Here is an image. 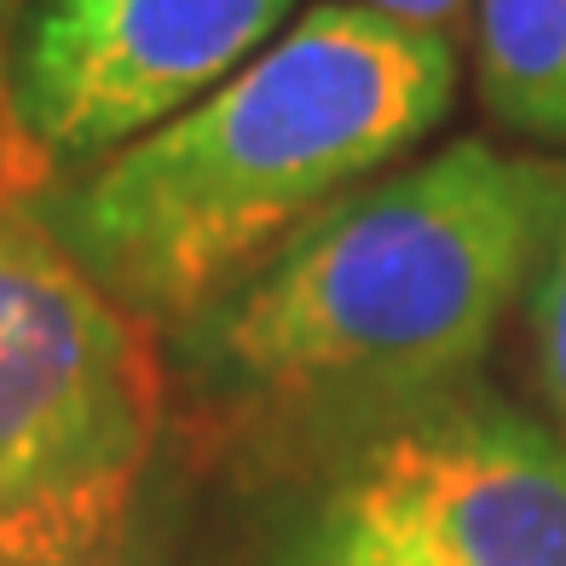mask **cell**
Segmentation results:
<instances>
[{"label":"cell","mask_w":566,"mask_h":566,"mask_svg":"<svg viewBox=\"0 0 566 566\" xmlns=\"http://www.w3.org/2000/svg\"><path fill=\"white\" fill-rule=\"evenodd\" d=\"M555 179L492 139H451L168 329V365L214 417L295 440L469 388L526 295Z\"/></svg>","instance_id":"cell-1"},{"label":"cell","mask_w":566,"mask_h":566,"mask_svg":"<svg viewBox=\"0 0 566 566\" xmlns=\"http://www.w3.org/2000/svg\"><path fill=\"white\" fill-rule=\"evenodd\" d=\"M451 98L457 41L318 0L197 105L41 186L35 209L98 290L168 336L422 145Z\"/></svg>","instance_id":"cell-2"},{"label":"cell","mask_w":566,"mask_h":566,"mask_svg":"<svg viewBox=\"0 0 566 566\" xmlns=\"http://www.w3.org/2000/svg\"><path fill=\"white\" fill-rule=\"evenodd\" d=\"M163 399L157 329L0 186V566H122Z\"/></svg>","instance_id":"cell-3"},{"label":"cell","mask_w":566,"mask_h":566,"mask_svg":"<svg viewBox=\"0 0 566 566\" xmlns=\"http://www.w3.org/2000/svg\"><path fill=\"white\" fill-rule=\"evenodd\" d=\"M277 532L329 566H566V440L492 394L313 440Z\"/></svg>","instance_id":"cell-4"},{"label":"cell","mask_w":566,"mask_h":566,"mask_svg":"<svg viewBox=\"0 0 566 566\" xmlns=\"http://www.w3.org/2000/svg\"><path fill=\"white\" fill-rule=\"evenodd\" d=\"M301 0H23L7 116L35 191L93 168L238 75Z\"/></svg>","instance_id":"cell-5"},{"label":"cell","mask_w":566,"mask_h":566,"mask_svg":"<svg viewBox=\"0 0 566 566\" xmlns=\"http://www.w3.org/2000/svg\"><path fill=\"white\" fill-rule=\"evenodd\" d=\"M480 105L509 134L566 145V0H474Z\"/></svg>","instance_id":"cell-6"},{"label":"cell","mask_w":566,"mask_h":566,"mask_svg":"<svg viewBox=\"0 0 566 566\" xmlns=\"http://www.w3.org/2000/svg\"><path fill=\"white\" fill-rule=\"evenodd\" d=\"M526 336H532V370L544 394V422L566 440V168L555 179L544 243L526 277Z\"/></svg>","instance_id":"cell-7"},{"label":"cell","mask_w":566,"mask_h":566,"mask_svg":"<svg viewBox=\"0 0 566 566\" xmlns=\"http://www.w3.org/2000/svg\"><path fill=\"white\" fill-rule=\"evenodd\" d=\"M358 7H376V12H388L399 23H417V30L446 35V41H457L474 18V0H358Z\"/></svg>","instance_id":"cell-8"},{"label":"cell","mask_w":566,"mask_h":566,"mask_svg":"<svg viewBox=\"0 0 566 566\" xmlns=\"http://www.w3.org/2000/svg\"><path fill=\"white\" fill-rule=\"evenodd\" d=\"M23 0H0V186L12 191H35L30 168L18 157V139H12V116H7V46H12V23H18Z\"/></svg>","instance_id":"cell-9"},{"label":"cell","mask_w":566,"mask_h":566,"mask_svg":"<svg viewBox=\"0 0 566 566\" xmlns=\"http://www.w3.org/2000/svg\"><path fill=\"white\" fill-rule=\"evenodd\" d=\"M261 566H329L324 555H313V549H301L290 532H266V555H261Z\"/></svg>","instance_id":"cell-10"}]
</instances>
